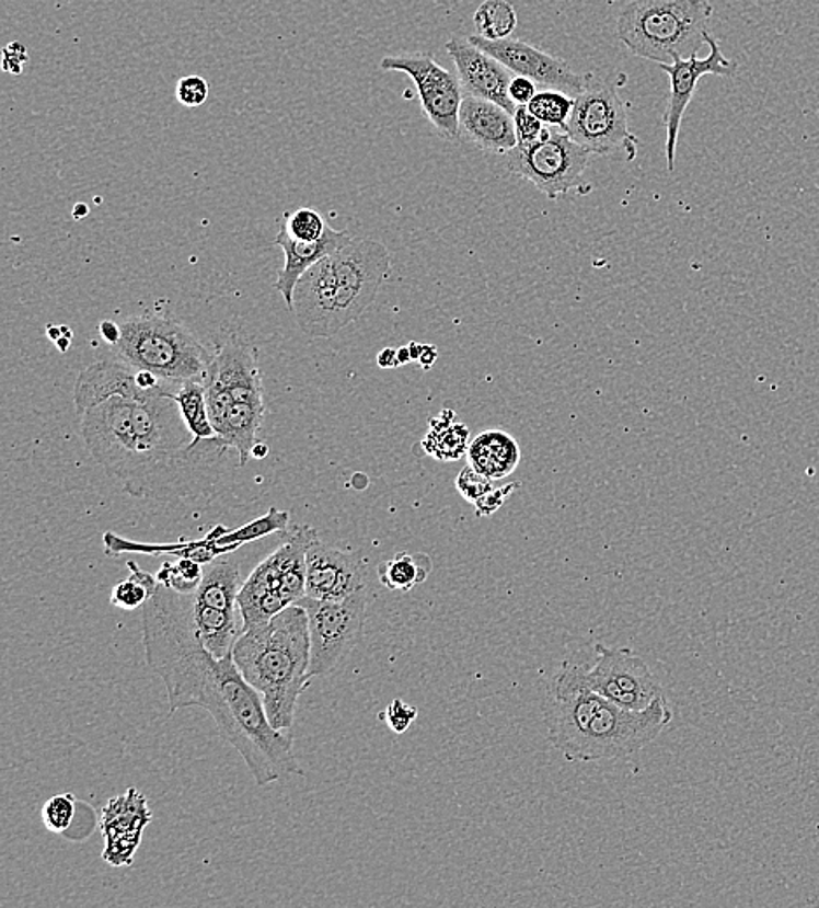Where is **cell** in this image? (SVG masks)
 <instances>
[{
	"instance_id": "1",
	"label": "cell",
	"mask_w": 819,
	"mask_h": 908,
	"mask_svg": "<svg viewBox=\"0 0 819 908\" xmlns=\"http://www.w3.org/2000/svg\"><path fill=\"white\" fill-rule=\"evenodd\" d=\"M142 637L147 666L169 693L170 715L186 708L207 711L259 786L302 774L292 734L269 724L261 693L243 678L233 655L216 659L199 640L193 595L158 582L142 607Z\"/></svg>"
},
{
	"instance_id": "2",
	"label": "cell",
	"mask_w": 819,
	"mask_h": 908,
	"mask_svg": "<svg viewBox=\"0 0 819 908\" xmlns=\"http://www.w3.org/2000/svg\"><path fill=\"white\" fill-rule=\"evenodd\" d=\"M584 671L586 667L565 663L545 690L547 737L569 762H603L638 754L671 724L673 710L666 699L647 710L627 711L592 690Z\"/></svg>"
},
{
	"instance_id": "3",
	"label": "cell",
	"mask_w": 819,
	"mask_h": 908,
	"mask_svg": "<svg viewBox=\"0 0 819 908\" xmlns=\"http://www.w3.org/2000/svg\"><path fill=\"white\" fill-rule=\"evenodd\" d=\"M81 432L91 457L126 486L160 472L195 440L172 396H113L81 413Z\"/></svg>"
},
{
	"instance_id": "4",
	"label": "cell",
	"mask_w": 819,
	"mask_h": 908,
	"mask_svg": "<svg viewBox=\"0 0 819 908\" xmlns=\"http://www.w3.org/2000/svg\"><path fill=\"white\" fill-rule=\"evenodd\" d=\"M389 273V249L354 238L301 276L290 311L307 336H336L374 302Z\"/></svg>"
},
{
	"instance_id": "5",
	"label": "cell",
	"mask_w": 819,
	"mask_h": 908,
	"mask_svg": "<svg viewBox=\"0 0 819 908\" xmlns=\"http://www.w3.org/2000/svg\"><path fill=\"white\" fill-rule=\"evenodd\" d=\"M233 659L261 693L269 724L292 734L299 698L313 680L304 608L292 605L266 624L243 631L234 643Z\"/></svg>"
},
{
	"instance_id": "6",
	"label": "cell",
	"mask_w": 819,
	"mask_h": 908,
	"mask_svg": "<svg viewBox=\"0 0 819 908\" xmlns=\"http://www.w3.org/2000/svg\"><path fill=\"white\" fill-rule=\"evenodd\" d=\"M713 11L710 0H630L616 18V37L633 55L656 64L692 57Z\"/></svg>"
},
{
	"instance_id": "7",
	"label": "cell",
	"mask_w": 819,
	"mask_h": 908,
	"mask_svg": "<svg viewBox=\"0 0 819 908\" xmlns=\"http://www.w3.org/2000/svg\"><path fill=\"white\" fill-rule=\"evenodd\" d=\"M122 341L114 355L135 369L151 370L161 379L205 378L214 354L178 320L166 314H135L122 322Z\"/></svg>"
},
{
	"instance_id": "8",
	"label": "cell",
	"mask_w": 819,
	"mask_h": 908,
	"mask_svg": "<svg viewBox=\"0 0 819 908\" xmlns=\"http://www.w3.org/2000/svg\"><path fill=\"white\" fill-rule=\"evenodd\" d=\"M315 540V528L301 526L243 582L238 596L242 633L266 624L307 596V554Z\"/></svg>"
},
{
	"instance_id": "9",
	"label": "cell",
	"mask_w": 819,
	"mask_h": 908,
	"mask_svg": "<svg viewBox=\"0 0 819 908\" xmlns=\"http://www.w3.org/2000/svg\"><path fill=\"white\" fill-rule=\"evenodd\" d=\"M621 81H625L622 73L592 78L586 90L575 96L563 131L591 154H619L633 161L638 154V137L630 129L627 105L619 93Z\"/></svg>"
},
{
	"instance_id": "10",
	"label": "cell",
	"mask_w": 819,
	"mask_h": 908,
	"mask_svg": "<svg viewBox=\"0 0 819 908\" xmlns=\"http://www.w3.org/2000/svg\"><path fill=\"white\" fill-rule=\"evenodd\" d=\"M505 156L507 170L531 182L549 199L569 193L584 196L592 191L586 179L591 152L574 142L565 131L545 126L537 140L518 143Z\"/></svg>"
},
{
	"instance_id": "11",
	"label": "cell",
	"mask_w": 819,
	"mask_h": 908,
	"mask_svg": "<svg viewBox=\"0 0 819 908\" xmlns=\"http://www.w3.org/2000/svg\"><path fill=\"white\" fill-rule=\"evenodd\" d=\"M242 586L240 564L224 554L204 564V578L193 593L196 631L216 659L233 655L234 643L242 634V629H238V616H242L238 596Z\"/></svg>"
},
{
	"instance_id": "12",
	"label": "cell",
	"mask_w": 819,
	"mask_h": 908,
	"mask_svg": "<svg viewBox=\"0 0 819 908\" xmlns=\"http://www.w3.org/2000/svg\"><path fill=\"white\" fill-rule=\"evenodd\" d=\"M367 604V589L342 601H322L308 596L299 601V607L307 611L310 629L311 678L334 671L362 640Z\"/></svg>"
},
{
	"instance_id": "13",
	"label": "cell",
	"mask_w": 819,
	"mask_h": 908,
	"mask_svg": "<svg viewBox=\"0 0 819 908\" xmlns=\"http://www.w3.org/2000/svg\"><path fill=\"white\" fill-rule=\"evenodd\" d=\"M387 72H402L413 79L418 90L419 104L437 134L449 142H458L460 135V108L465 91L453 72L437 64L430 53H402L381 60Z\"/></svg>"
},
{
	"instance_id": "14",
	"label": "cell",
	"mask_w": 819,
	"mask_h": 908,
	"mask_svg": "<svg viewBox=\"0 0 819 908\" xmlns=\"http://www.w3.org/2000/svg\"><path fill=\"white\" fill-rule=\"evenodd\" d=\"M596 663L584 671L592 690L627 711H643L665 698L650 667L631 648L595 645Z\"/></svg>"
},
{
	"instance_id": "15",
	"label": "cell",
	"mask_w": 819,
	"mask_h": 908,
	"mask_svg": "<svg viewBox=\"0 0 819 908\" xmlns=\"http://www.w3.org/2000/svg\"><path fill=\"white\" fill-rule=\"evenodd\" d=\"M704 43L710 46V55L706 58H697V53L689 58L674 55L671 64H657L662 72L668 73L669 82H671L668 107H666L665 116H662V123L666 126V160H668L669 172L674 170L680 128H682L687 107L694 99L697 82L704 76L730 78L738 69V65L725 57L720 44L710 32L704 34Z\"/></svg>"
},
{
	"instance_id": "16",
	"label": "cell",
	"mask_w": 819,
	"mask_h": 908,
	"mask_svg": "<svg viewBox=\"0 0 819 908\" xmlns=\"http://www.w3.org/2000/svg\"><path fill=\"white\" fill-rule=\"evenodd\" d=\"M469 39L477 48L492 55L496 60L521 78L530 79L537 87L563 91L566 95L577 96L591 82V73H578L566 61L552 57L549 53L519 39L487 41L481 35H471Z\"/></svg>"
},
{
	"instance_id": "17",
	"label": "cell",
	"mask_w": 819,
	"mask_h": 908,
	"mask_svg": "<svg viewBox=\"0 0 819 908\" xmlns=\"http://www.w3.org/2000/svg\"><path fill=\"white\" fill-rule=\"evenodd\" d=\"M364 589L367 566L360 555L339 551L320 539L311 543L307 554L308 598L342 601Z\"/></svg>"
},
{
	"instance_id": "18",
	"label": "cell",
	"mask_w": 819,
	"mask_h": 908,
	"mask_svg": "<svg viewBox=\"0 0 819 908\" xmlns=\"http://www.w3.org/2000/svg\"><path fill=\"white\" fill-rule=\"evenodd\" d=\"M446 51L453 58L465 95L489 100L509 111L512 116L516 114L518 105L514 104L509 93L514 73L501 61L477 48L469 37H453L446 43Z\"/></svg>"
},
{
	"instance_id": "19",
	"label": "cell",
	"mask_w": 819,
	"mask_h": 908,
	"mask_svg": "<svg viewBox=\"0 0 819 908\" xmlns=\"http://www.w3.org/2000/svg\"><path fill=\"white\" fill-rule=\"evenodd\" d=\"M205 381L224 388L233 402L266 407L257 349L246 341L231 337L220 345L208 366Z\"/></svg>"
},
{
	"instance_id": "20",
	"label": "cell",
	"mask_w": 819,
	"mask_h": 908,
	"mask_svg": "<svg viewBox=\"0 0 819 908\" xmlns=\"http://www.w3.org/2000/svg\"><path fill=\"white\" fill-rule=\"evenodd\" d=\"M460 135L477 149L493 154H509L518 146L512 114L498 104L465 95L460 108Z\"/></svg>"
},
{
	"instance_id": "21",
	"label": "cell",
	"mask_w": 819,
	"mask_h": 908,
	"mask_svg": "<svg viewBox=\"0 0 819 908\" xmlns=\"http://www.w3.org/2000/svg\"><path fill=\"white\" fill-rule=\"evenodd\" d=\"M113 396H125L130 401L143 402L154 399L158 393H149L137 383V369L122 363H96L82 370L76 387L73 402L79 413L95 407Z\"/></svg>"
},
{
	"instance_id": "22",
	"label": "cell",
	"mask_w": 819,
	"mask_h": 908,
	"mask_svg": "<svg viewBox=\"0 0 819 908\" xmlns=\"http://www.w3.org/2000/svg\"><path fill=\"white\" fill-rule=\"evenodd\" d=\"M354 240V234L349 231H336V229L327 228L324 237L320 238L319 242H298L289 234L280 229V233L276 234L275 245L281 246L285 252V264L278 272V278L275 281V289L281 294L289 310H292L293 290L296 285L301 280V276L320 263L322 258L334 254L337 250L348 245Z\"/></svg>"
},
{
	"instance_id": "23",
	"label": "cell",
	"mask_w": 819,
	"mask_h": 908,
	"mask_svg": "<svg viewBox=\"0 0 819 908\" xmlns=\"http://www.w3.org/2000/svg\"><path fill=\"white\" fill-rule=\"evenodd\" d=\"M521 449L512 435L501 430L478 434L469 446V466L489 481H501L518 469Z\"/></svg>"
},
{
	"instance_id": "24",
	"label": "cell",
	"mask_w": 819,
	"mask_h": 908,
	"mask_svg": "<svg viewBox=\"0 0 819 908\" xmlns=\"http://www.w3.org/2000/svg\"><path fill=\"white\" fill-rule=\"evenodd\" d=\"M151 819L152 813L146 796L130 788L125 795L111 798L102 809L100 830L104 834L105 842L119 839L142 840L143 828Z\"/></svg>"
},
{
	"instance_id": "25",
	"label": "cell",
	"mask_w": 819,
	"mask_h": 908,
	"mask_svg": "<svg viewBox=\"0 0 819 908\" xmlns=\"http://www.w3.org/2000/svg\"><path fill=\"white\" fill-rule=\"evenodd\" d=\"M41 818L49 831L69 840H86L100 825L95 809L86 802L78 801L72 793L51 796L43 805Z\"/></svg>"
},
{
	"instance_id": "26",
	"label": "cell",
	"mask_w": 819,
	"mask_h": 908,
	"mask_svg": "<svg viewBox=\"0 0 819 908\" xmlns=\"http://www.w3.org/2000/svg\"><path fill=\"white\" fill-rule=\"evenodd\" d=\"M264 414H266V407H261V405L233 402L226 414L224 422L216 430L217 437L228 448L237 449L240 467H245L251 460Z\"/></svg>"
},
{
	"instance_id": "27",
	"label": "cell",
	"mask_w": 819,
	"mask_h": 908,
	"mask_svg": "<svg viewBox=\"0 0 819 908\" xmlns=\"http://www.w3.org/2000/svg\"><path fill=\"white\" fill-rule=\"evenodd\" d=\"M434 572V561L430 555L416 552H399L392 560L383 561L378 566V578L387 589L410 593L414 587L427 582Z\"/></svg>"
},
{
	"instance_id": "28",
	"label": "cell",
	"mask_w": 819,
	"mask_h": 908,
	"mask_svg": "<svg viewBox=\"0 0 819 908\" xmlns=\"http://www.w3.org/2000/svg\"><path fill=\"white\" fill-rule=\"evenodd\" d=\"M205 378L186 379L178 384L173 401L177 402L182 418L186 422L187 428L199 440L214 439L217 437L216 428L211 425L208 414L207 393H205Z\"/></svg>"
},
{
	"instance_id": "29",
	"label": "cell",
	"mask_w": 819,
	"mask_h": 908,
	"mask_svg": "<svg viewBox=\"0 0 819 908\" xmlns=\"http://www.w3.org/2000/svg\"><path fill=\"white\" fill-rule=\"evenodd\" d=\"M466 439H469L466 426L440 416L430 423V432H428L427 439L423 440V448L437 460H458L465 452Z\"/></svg>"
},
{
	"instance_id": "30",
	"label": "cell",
	"mask_w": 819,
	"mask_h": 908,
	"mask_svg": "<svg viewBox=\"0 0 819 908\" xmlns=\"http://www.w3.org/2000/svg\"><path fill=\"white\" fill-rule=\"evenodd\" d=\"M474 25L484 39H509L518 26V13L507 0H484L475 11Z\"/></svg>"
},
{
	"instance_id": "31",
	"label": "cell",
	"mask_w": 819,
	"mask_h": 908,
	"mask_svg": "<svg viewBox=\"0 0 819 908\" xmlns=\"http://www.w3.org/2000/svg\"><path fill=\"white\" fill-rule=\"evenodd\" d=\"M128 568L131 570V575L114 587L111 604L122 610L131 611L147 604V599L151 598L152 590L158 586V581L151 573L138 568L134 561L128 563Z\"/></svg>"
},
{
	"instance_id": "32",
	"label": "cell",
	"mask_w": 819,
	"mask_h": 908,
	"mask_svg": "<svg viewBox=\"0 0 819 908\" xmlns=\"http://www.w3.org/2000/svg\"><path fill=\"white\" fill-rule=\"evenodd\" d=\"M289 519V513L272 507L266 516L259 517V519H255V521L249 522V525L242 526L238 530H226L219 539V545L240 549L243 543L263 539L266 535L287 531Z\"/></svg>"
},
{
	"instance_id": "33",
	"label": "cell",
	"mask_w": 819,
	"mask_h": 908,
	"mask_svg": "<svg viewBox=\"0 0 819 908\" xmlns=\"http://www.w3.org/2000/svg\"><path fill=\"white\" fill-rule=\"evenodd\" d=\"M527 107L544 125L563 129L568 123L572 108H574V96L566 95L563 91L557 90L540 91L531 99Z\"/></svg>"
},
{
	"instance_id": "34",
	"label": "cell",
	"mask_w": 819,
	"mask_h": 908,
	"mask_svg": "<svg viewBox=\"0 0 819 908\" xmlns=\"http://www.w3.org/2000/svg\"><path fill=\"white\" fill-rule=\"evenodd\" d=\"M201 578H204V564L187 560V558H181L177 563H164L163 568L155 575V581L163 586L178 590V593H186V595H193L198 589Z\"/></svg>"
},
{
	"instance_id": "35",
	"label": "cell",
	"mask_w": 819,
	"mask_h": 908,
	"mask_svg": "<svg viewBox=\"0 0 819 908\" xmlns=\"http://www.w3.org/2000/svg\"><path fill=\"white\" fill-rule=\"evenodd\" d=\"M328 226L324 217L313 208H298L285 216L284 231L298 242H319L324 237Z\"/></svg>"
},
{
	"instance_id": "36",
	"label": "cell",
	"mask_w": 819,
	"mask_h": 908,
	"mask_svg": "<svg viewBox=\"0 0 819 908\" xmlns=\"http://www.w3.org/2000/svg\"><path fill=\"white\" fill-rule=\"evenodd\" d=\"M208 95H210V84L204 78L186 76V78L178 79L175 96H177L178 104L184 107H201L207 102Z\"/></svg>"
},
{
	"instance_id": "37",
	"label": "cell",
	"mask_w": 819,
	"mask_h": 908,
	"mask_svg": "<svg viewBox=\"0 0 819 908\" xmlns=\"http://www.w3.org/2000/svg\"><path fill=\"white\" fill-rule=\"evenodd\" d=\"M457 487L463 498L469 499L471 504H477L478 499L484 498V496L493 490V481L477 474V472L469 466L460 472V475H458Z\"/></svg>"
},
{
	"instance_id": "38",
	"label": "cell",
	"mask_w": 819,
	"mask_h": 908,
	"mask_svg": "<svg viewBox=\"0 0 819 908\" xmlns=\"http://www.w3.org/2000/svg\"><path fill=\"white\" fill-rule=\"evenodd\" d=\"M381 719L389 724L390 731L395 732V734H404V732L410 731L414 720L418 719V710L402 701V699H393Z\"/></svg>"
},
{
	"instance_id": "39",
	"label": "cell",
	"mask_w": 819,
	"mask_h": 908,
	"mask_svg": "<svg viewBox=\"0 0 819 908\" xmlns=\"http://www.w3.org/2000/svg\"><path fill=\"white\" fill-rule=\"evenodd\" d=\"M514 122H516L518 143L533 142V140H537V138H539L545 129L544 123L537 119V117L528 111L527 105H519L518 111L514 114Z\"/></svg>"
},
{
	"instance_id": "40",
	"label": "cell",
	"mask_w": 819,
	"mask_h": 908,
	"mask_svg": "<svg viewBox=\"0 0 819 908\" xmlns=\"http://www.w3.org/2000/svg\"><path fill=\"white\" fill-rule=\"evenodd\" d=\"M518 486V483H514L509 484V486L493 487V490L489 491L484 498L478 499L477 504H474L478 516H492L493 513H496V510L505 504V499L509 498L514 487Z\"/></svg>"
},
{
	"instance_id": "41",
	"label": "cell",
	"mask_w": 819,
	"mask_h": 908,
	"mask_svg": "<svg viewBox=\"0 0 819 908\" xmlns=\"http://www.w3.org/2000/svg\"><path fill=\"white\" fill-rule=\"evenodd\" d=\"M2 69L9 73H22L28 57H26V48L22 43H11L5 46L2 51Z\"/></svg>"
},
{
	"instance_id": "42",
	"label": "cell",
	"mask_w": 819,
	"mask_h": 908,
	"mask_svg": "<svg viewBox=\"0 0 819 908\" xmlns=\"http://www.w3.org/2000/svg\"><path fill=\"white\" fill-rule=\"evenodd\" d=\"M510 99L514 100V104L518 105H528L531 102V99L537 95V84L530 79L521 78V76H516L514 78L512 84H510Z\"/></svg>"
},
{
	"instance_id": "43",
	"label": "cell",
	"mask_w": 819,
	"mask_h": 908,
	"mask_svg": "<svg viewBox=\"0 0 819 908\" xmlns=\"http://www.w3.org/2000/svg\"><path fill=\"white\" fill-rule=\"evenodd\" d=\"M100 336L107 343L111 348L116 346L122 341V323L113 322V320H104L99 325Z\"/></svg>"
},
{
	"instance_id": "44",
	"label": "cell",
	"mask_w": 819,
	"mask_h": 908,
	"mask_svg": "<svg viewBox=\"0 0 819 908\" xmlns=\"http://www.w3.org/2000/svg\"><path fill=\"white\" fill-rule=\"evenodd\" d=\"M378 366H380L381 369H392V367L401 366V363H399L397 349L384 348L383 352L378 355Z\"/></svg>"
},
{
	"instance_id": "45",
	"label": "cell",
	"mask_w": 819,
	"mask_h": 908,
	"mask_svg": "<svg viewBox=\"0 0 819 908\" xmlns=\"http://www.w3.org/2000/svg\"><path fill=\"white\" fill-rule=\"evenodd\" d=\"M437 360V352L434 346H423L422 355H419L418 363L422 364L425 369L428 367L434 366V363Z\"/></svg>"
},
{
	"instance_id": "46",
	"label": "cell",
	"mask_w": 819,
	"mask_h": 908,
	"mask_svg": "<svg viewBox=\"0 0 819 908\" xmlns=\"http://www.w3.org/2000/svg\"><path fill=\"white\" fill-rule=\"evenodd\" d=\"M268 444L257 442L255 444L254 449H252V457H254L255 460H264V458L268 457Z\"/></svg>"
},
{
	"instance_id": "47",
	"label": "cell",
	"mask_w": 819,
	"mask_h": 908,
	"mask_svg": "<svg viewBox=\"0 0 819 908\" xmlns=\"http://www.w3.org/2000/svg\"><path fill=\"white\" fill-rule=\"evenodd\" d=\"M397 354H399V363H401V366H404V364L411 363V360H413V357H411L410 346H404V348H399Z\"/></svg>"
},
{
	"instance_id": "48",
	"label": "cell",
	"mask_w": 819,
	"mask_h": 908,
	"mask_svg": "<svg viewBox=\"0 0 819 908\" xmlns=\"http://www.w3.org/2000/svg\"><path fill=\"white\" fill-rule=\"evenodd\" d=\"M86 216H88L86 205H81V203H79V205H76V210H73V219L79 220V219H82V217H86Z\"/></svg>"
},
{
	"instance_id": "49",
	"label": "cell",
	"mask_w": 819,
	"mask_h": 908,
	"mask_svg": "<svg viewBox=\"0 0 819 908\" xmlns=\"http://www.w3.org/2000/svg\"><path fill=\"white\" fill-rule=\"evenodd\" d=\"M48 336L49 340H53L55 341V343H57V341L60 340L61 336H64V334H61V327H55V325H49Z\"/></svg>"
},
{
	"instance_id": "50",
	"label": "cell",
	"mask_w": 819,
	"mask_h": 908,
	"mask_svg": "<svg viewBox=\"0 0 819 908\" xmlns=\"http://www.w3.org/2000/svg\"><path fill=\"white\" fill-rule=\"evenodd\" d=\"M57 346L60 348L61 354H66L70 346V337L61 336L60 340L57 341Z\"/></svg>"
},
{
	"instance_id": "51",
	"label": "cell",
	"mask_w": 819,
	"mask_h": 908,
	"mask_svg": "<svg viewBox=\"0 0 819 908\" xmlns=\"http://www.w3.org/2000/svg\"><path fill=\"white\" fill-rule=\"evenodd\" d=\"M61 334H64V336H66V337H70V340H72V331H70L69 327H66V325H61Z\"/></svg>"
}]
</instances>
